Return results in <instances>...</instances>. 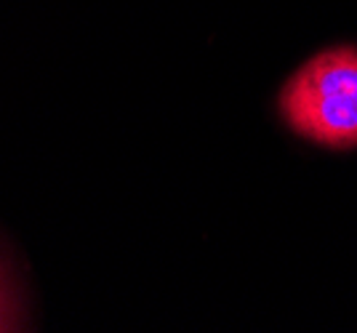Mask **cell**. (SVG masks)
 I'll list each match as a JSON object with an SVG mask.
<instances>
[{
    "label": "cell",
    "mask_w": 357,
    "mask_h": 333,
    "mask_svg": "<svg viewBox=\"0 0 357 333\" xmlns=\"http://www.w3.org/2000/svg\"><path fill=\"white\" fill-rule=\"evenodd\" d=\"M6 328V299H3V293H0V331Z\"/></svg>",
    "instance_id": "7a4b0ae2"
},
{
    "label": "cell",
    "mask_w": 357,
    "mask_h": 333,
    "mask_svg": "<svg viewBox=\"0 0 357 333\" xmlns=\"http://www.w3.org/2000/svg\"><path fill=\"white\" fill-rule=\"evenodd\" d=\"M283 121L326 150L357 147V48L336 46L301 64L280 91Z\"/></svg>",
    "instance_id": "6da1fadb"
}]
</instances>
